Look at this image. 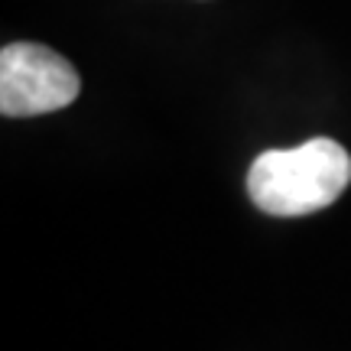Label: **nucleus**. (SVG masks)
I'll use <instances>...</instances> for the list:
<instances>
[{
    "mask_svg": "<svg viewBox=\"0 0 351 351\" xmlns=\"http://www.w3.org/2000/svg\"><path fill=\"white\" fill-rule=\"evenodd\" d=\"M351 182L348 150L328 137L293 150H267L247 169L251 202L276 218H300L328 208Z\"/></svg>",
    "mask_w": 351,
    "mask_h": 351,
    "instance_id": "obj_1",
    "label": "nucleus"
},
{
    "mask_svg": "<svg viewBox=\"0 0 351 351\" xmlns=\"http://www.w3.org/2000/svg\"><path fill=\"white\" fill-rule=\"evenodd\" d=\"M78 72L59 52L39 43H10L0 49V111L36 117L69 108L78 98Z\"/></svg>",
    "mask_w": 351,
    "mask_h": 351,
    "instance_id": "obj_2",
    "label": "nucleus"
}]
</instances>
